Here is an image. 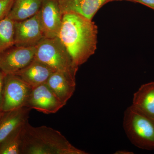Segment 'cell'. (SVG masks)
<instances>
[{
  "label": "cell",
  "instance_id": "277c9868",
  "mask_svg": "<svg viewBox=\"0 0 154 154\" xmlns=\"http://www.w3.org/2000/svg\"><path fill=\"white\" fill-rule=\"evenodd\" d=\"M123 128L131 143L139 148L154 150V121L132 106L124 112Z\"/></svg>",
  "mask_w": 154,
  "mask_h": 154
},
{
  "label": "cell",
  "instance_id": "e0dca14e",
  "mask_svg": "<svg viewBox=\"0 0 154 154\" xmlns=\"http://www.w3.org/2000/svg\"><path fill=\"white\" fill-rule=\"evenodd\" d=\"M23 126L14 131L0 143V154H21Z\"/></svg>",
  "mask_w": 154,
  "mask_h": 154
},
{
  "label": "cell",
  "instance_id": "8992f818",
  "mask_svg": "<svg viewBox=\"0 0 154 154\" xmlns=\"http://www.w3.org/2000/svg\"><path fill=\"white\" fill-rule=\"evenodd\" d=\"M45 38L40 11L29 19L14 22L15 45L35 46Z\"/></svg>",
  "mask_w": 154,
  "mask_h": 154
},
{
  "label": "cell",
  "instance_id": "ac0fdd59",
  "mask_svg": "<svg viewBox=\"0 0 154 154\" xmlns=\"http://www.w3.org/2000/svg\"><path fill=\"white\" fill-rule=\"evenodd\" d=\"M15 0H0V22L6 18L11 11Z\"/></svg>",
  "mask_w": 154,
  "mask_h": 154
},
{
  "label": "cell",
  "instance_id": "ba28073f",
  "mask_svg": "<svg viewBox=\"0 0 154 154\" xmlns=\"http://www.w3.org/2000/svg\"><path fill=\"white\" fill-rule=\"evenodd\" d=\"M64 106L45 83L32 89L25 107L48 114L56 113Z\"/></svg>",
  "mask_w": 154,
  "mask_h": 154
},
{
  "label": "cell",
  "instance_id": "44dd1931",
  "mask_svg": "<svg viewBox=\"0 0 154 154\" xmlns=\"http://www.w3.org/2000/svg\"><path fill=\"white\" fill-rule=\"evenodd\" d=\"M3 112H2V113H0V118H1V116H2V115Z\"/></svg>",
  "mask_w": 154,
  "mask_h": 154
},
{
  "label": "cell",
  "instance_id": "52a82bcc",
  "mask_svg": "<svg viewBox=\"0 0 154 154\" xmlns=\"http://www.w3.org/2000/svg\"><path fill=\"white\" fill-rule=\"evenodd\" d=\"M36 46L14 45L0 54V70L6 75L14 74L35 59Z\"/></svg>",
  "mask_w": 154,
  "mask_h": 154
},
{
  "label": "cell",
  "instance_id": "4fadbf2b",
  "mask_svg": "<svg viewBox=\"0 0 154 154\" xmlns=\"http://www.w3.org/2000/svg\"><path fill=\"white\" fill-rule=\"evenodd\" d=\"M131 106L154 121V82L139 88L134 94Z\"/></svg>",
  "mask_w": 154,
  "mask_h": 154
},
{
  "label": "cell",
  "instance_id": "3957f363",
  "mask_svg": "<svg viewBox=\"0 0 154 154\" xmlns=\"http://www.w3.org/2000/svg\"><path fill=\"white\" fill-rule=\"evenodd\" d=\"M35 59L75 82L78 67L57 37L45 38L41 40L36 46Z\"/></svg>",
  "mask_w": 154,
  "mask_h": 154
},
{
  "label": "cell",
  "instance_id": "6da1fadb",
  "mask_svg": "<svg viewBox=\"0 0 154 154\" xmlns=\"http://www.w3.org/2000/svg\"><path fill=\"white\" fill-rule=\"evenodd\" d=\"M96 37L97 28L92 20L75 13L63 14L57 37L77 67L95 52Z\"/></svg>",
  "mask_w": 154,
  "mask_h": 154
},
{
  "label": "cell",
  "instance_id": "d6986e66",
  "mask_svg": "<svg viewBox=\"0 0 154 154\" xmlns=\"http://www.w3.org/2000/svg\"><path fill=\"white\" fill-rule=\"evenodd\" d=\"M6 74L0 70V113H2V107L3 103V92L4 87V80Z\"/></svg>",
  "mask_w": 154,
  "mask_h": 154
},
{
  "label": "cell",
  "instance_id": "7402d4cb",
  "mask_svg": "<svg viewBox=\"0 0 154 154\" xmlns=\"http://www.w3.org/2000/svg\"><path fill=\"white\" fill-rule=\"evenodd\" d=\"M133 1H134V0H133Z\"/></svg>",
  "mask_w": 154,
  "mask_h": 154
},
{
  "label": "cell",
  "instance_id": "8fae6325",
  "mask_svg": "<svg viewBox=\"0 0 154 154\" xmlns=\"http://www.w3.org/2000/svg\"><path fill=\"white\" fill-rule=\"evenodd\" d=\"M62 14L73 13L92 20L102 5L110 0H57Z\"/></svg>",
  "mask_w": 154,
  "mask_h": 154
},
{
  "label": "cell",
  "instance_id": "5b68a950",
  "mask_svg": "<svg viewBox=\"0 0 154 154\" xmlns=\"http://www.w3.org/2000/svg\"><path fill=\"white\" fill-rule=\"evenodd\" d=\"M32 89L16 75H6L3 87L2 112L25 107Z\"/></svg>",
  "mask_w": 154,
  "mask_h": 154
},
{
  "label": "cell",
  "instance_id": "2e32d148",
  "mask_svg": "<svg viewBox=\"0 0 154 154\" xmlns=\"http://www.w3.org/2000/svg\"><path fill=\"white\" fill-rule=\"evenodd\" d=\"M14 45V21L6 17L0 22V54Z\"/></svg>",
  "mask_w": 154,
  "mask_h": 154
},
{
  "label": "cell",
  "instance_id": "9c48e42d",
  "mask_svg": "<svg viewBox=\"0 0 154 154\" xmlns=\"http://www.w3.org/2000/svg\"><path fill=\"white\" fill-rule=\"evenodd\" d=\"M40 14L45 38L57 37L61 26L63 16L57 1L43 0Z\"/></svg>",
  "mask_w": 154,
  "mask_h": 154
},
{
  "label": "cell",
  "instance_id": "5bb4252c",
  "mask_svg": "<svg viewBox=\"0 0 154 154\" xmlns=\"http://www.w3.org/2000/svg\"><path fill=\"white\" fill-rule=\"evenodd\" d=\"M46 83L65 105L75 90L76 82L60 72H54Z\"/></svg>",
  "mask_w": 154,
  "mask_h": 154
},
{
  "label": "cell",
  "instance_id": "7a4b0ae2",
  "mask_svg": "<svg viewBox=\"0 0 154 154\" xmlns=\"http://www.w3.org/2000/svg\"><path fill=\"white\" fill-rule=\"evenodd\" d=\"M21 154H87L77 148L58 131L34 127L27 121L22 127Z\"/></svg>",
  "mask_w": 154,
  "mask_h": 154
},
{
  "label": "cell",
  "instance_id": "30bf717a",
  "mask_svg": "<svg viewBox=\"0 0 154 154\" xmlns=\"http://www.w3.org/2000/svg\"><path fill=\"white\" fill-rule=\"evenodd\" d=\"M54 72L45 64L35 59L27 66L14 74L33 89L46 83Z\"/></svg>",
  "mask_w": 154,
  "mask_h": 154
},
{
  "label": "cell",
  "instance_id": "ffe728a7",
  "mask_svg": "<svg viewBox=\"0 0 154 154\" xmlns=\"http://www.w3.org/2000/svg\"><path fill=\"white\" fill-rule=\"evenodd\" d=\"M116 154H131L130 152L127 151H119L116 152Z\"/></svg>",
  "mask_w": 154,
  "mask_h": 154
},
{
  "label": "cell",
  "instance_id": "9a60e30c",
  "mask_svg": "<svg viewBox=\"0 0 154 154\" xmlns=\"http://www.w3.org/2000/svg\"><path fill=\"white\" fill-rule=\"evenodd\" d=\"M43 0H15L7 17L14 22L29 19L38 13Z\"/></svg>",
  "mask_w": 154,
  "mask_h": 154
},
{
  "label": "cell",
  "instance_id": "7c38bea8",
  "mask_svg": "<svg viewBox=\"0 0 154 154\" xmlns=\"http://www.w3.org/2000/svg\"><path fill=\"white\" fill-rule=\"evenodd\" d=\"M30 108L26 107L3 112L0 118V143L28 121Z\"/></svg>",
  "mask_w": 154,
  "mask_h": 154
}]
</instances>
